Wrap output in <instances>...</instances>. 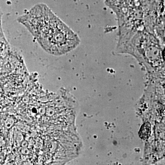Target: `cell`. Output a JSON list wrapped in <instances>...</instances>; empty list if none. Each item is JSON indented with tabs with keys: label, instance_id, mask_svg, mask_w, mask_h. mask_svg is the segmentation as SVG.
I'll list each match as a JSON object with an SVG mask.
<instances>
[{
	"label": "cell",
	"instance_id": "1",
	"mask_svg": "<svg viewBox=\"0 0 165 165\" xmlns=\"http://www.w3.org/2000/svg\"><path fill=\"white\" fill-rule=\"evenodd\" d=\"M18 20L29 30L43 49L51 54L59 56L67 53L80 43L76 33L45 4L34 6Z\"/></svg>",
	"mask_w": 165,
	"mask_h": 165
},
{
	"label": "cell",
	"instance_id": "2",
	"mask_svg": "<svg viewBox=\"0 0 165 165\" xmlns=\"http://www.w3.org/2000/svg\"><path fill=\"white\" fill-rule=\"evenodd\" d=\"M150 127L149 125H146L144 124V126H143L142 128L141 129V136L142 138H145L148 137V134H150Z\"/></svg>",
	"mask_w": 165,
	"mask_h": 165
}]
</instances>
